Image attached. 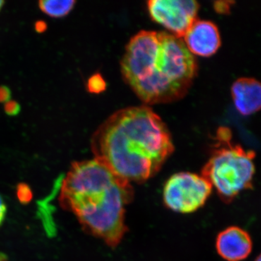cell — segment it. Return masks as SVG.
Instances as JSON below:
<instances>
[{
	"instance_id": "obj_1",
	"label": "cell",
	"mask_w": 261,
	"mask_h": 261,
	"mask_svg": "<svg viewBox=\"0 0 261 261\" xmlns=\"http://www.w3.org/2000/svg\"><path fill=\"white\" fill-rule=\"evenodd\" d=\"M92 149L118 177L140 184L159 172L174 147L166 123L143 106L113 113L94 132Z\"/></svg>"
},
{
	"instance_id": "obj_2",
	"label": "cell",
	"mask_w": 261,
	"mask_h": 261,
	"mask_svg": "<svg viewBox=\"0 0 261 261\" xmlns=\"http://www.w3.org/2000/svg\"><path fill=\"white\" fill-rule=\"evenodd\" d=\"M121 66L123 80L148 105L181 99L197 73L195 56L181 38L152 31H141L130 39Z\"/></svg>"
},
{
	"instance_id": "obj_3",
	"label": "cell",
	"mask_w": 261,
	"mask_h": 261,
	"mask_svg": "<svg viewBox=\"0 0 261 261\" xmlns=\"http://www.w3.org/2000/svg\"><path fill=\"white\" fill-rule=\"evenodd\" d=\"M133 198L132 184L94 159L71 165L62 181L59 201L86 232L116 247L126 233V207Z\"/></svg>"
},
{
	"instance_id": "obj_4",
	"label": "cell",
	"mask_w": 261,
	"mask_h": 261,
	"mask_svg": "<svg viewBox=\"0 0 261 261\" xmlns=\"http://www.w3.org/2000/svg\"><path fill=\"white\" fill-rule=\"evenodd\" d=\"M216 140L217 144L201 176L211 184L220 198L228 203L252 187L255 154L231 142V133L227 128H219Z\"/></svg>"
},
{
	"instance_id": "obj_5",
	"label": "cell",
	"mask_w": 261,
	"mask_h": 261,
	"mask_svg": "<svg viewBox=\"0 0 261 261\" xmlns=\"http://www.w3.org/2000/svg\"><path fill=\"white\" fill-rule=\"evenodd\" d=\"M212 191L211 184L201 175L190 172L175 173L163 187V202L174 212L192 214L205 205Z\"/></svg>"
},
{
	"instance_id": "obj_6",
	"label": "cell",
	"mask_w": 261,
	"mask_h": 261,
	"mask_svg": "<svg viewBox=\"0 0 261 261\" xmlns=\"http://www.w3.org/2000/svg\"><path fill=\"white\" fill-rule=\"evenodd\" d=\"M199 8L198 3L194 0H150L147 3L151 18L181 39L197 20Z\"/></svg>"
},
{
	"instance_id": "obj_7",
	"label": "cell",
	"mask_w": 261,
	"mask_h": 261,
	"mask_svg": "<svg viewBox=\"0 0 261 261\" xmlns=\"http://www.w3.org/2000/svg\"><path fill=\"white\" fill-rule=\"evenodd\" d=\"M184 42L192 55L210 57L221 46L219 29L209 20H196L183 38Z\"/></svg>"
},
{
	"instance_id": "obj_8",
	"label": "cell",
	"mask_w": 261,
	"mask_h": 261,
	"mask_svg": "<svg viewBox=\"0 0 261 261\" xmlns=\"http://www.w3.org/2000/svg\"><path fill=\"white\" fill-rule=\"evenodd\" d=\"M216 248L220 256L226 261H242L251 253V237L243 228L230 226L219 233Z\"/></svg>"
},
{
	"instance_id": "obj_9",
	"label": "cell",
	"mask_w": 261,
	"mask_h": 261,
	"mask_svg": "<svg viewBox=\"0 0 261 261\" xmlns=\"http://www.w3.org/2000/svg\"><path fill=\"white\" fill-rule=\"evenodd\" d=\"M231 96L237 111L243 116H250L260 109L261 86L255 79H239L231 87Z\"/></svg>"
},
{
	"instance_id": "obj_10",
	"label": "cell",
	"mask_w": 261,
	"mask_h": 261,
	"mask_svg": "<svg viewBox=\"0 0 261 261\" xmlns=\"http://www.w3.org/2000/svg\"><path fill=\"white\" fill-rule=\"evenodd\" d=\"M75 4L73 0H44L39 3L43 13L53 18H62L73 10Z\"/></svg>"
},
{
	"instance_id": "obj_11",
	"label": "cell",
	"mask_w": 261,
	"mask_h": 261,
	"mask_svg": "<svg viewBox=\"0 0 261 261\" xmlns=\"http://www.w3.org/2000/svg\"><path fill=\"white\" fill-rule=\"evenodd\" d=\"M106 88V82L102 75L99 73L92 75L87 82V89L91 93H101Z\"/></svg>"
},
{
	"instance_id": "obj_12",
	"label": "cell",
	"mask_w": 261,
	"mask_h": 261,
	"mask_svg": "<svg viewBox=\"0 0 261 261\" xmlns=\"http://www.w3.org/2000/svg\"><path fill=\"white\" fill-rule=\"evenodd\" d=\"M17 195H18V200L22 203H27L30 202L32 198V192L30 187L25 184H20L17 189Z\"/></svg>"
},
{
	"instance_id": "obj_13",
	"label": "cell",
	"mask_w": 261,
	"mask_h": 261,
	"mask_svg": "<svg viewBox=\"0 0 261 261\" xmlns=\"http://www.w3.org/2000/svg\"><path fill=\"white\" fill-rule=\"evenodd\" d=\"M231 4V2H216L214 3V8L217 13L226 14L230 11Z\"/></svg>"
},
{
	"instance_id": "obj_14",
	"label": "cell",
	"mask_w": 261,
	"mask_h": 261,
	"mask_svg": "<svg viewBox=\"0 0 261 261\" xmlns=\"http://www.w3.org/2000/svg\"><path fill=\"white\" fill-rule=\"evenodd\" d=\"M5 106V111L9 115H16L17 113L20 111V107H19L18 104L15 102H8Z\"/></svg>"
},
{
	"instance_id": "obj_15",
	"label": "cell",
	"mask_w": 261,
	"mask_h": 261,
	"mask_svg": "<svg viewBox=\"0 0 261 261\" xmlns=\"http://www.w3.org/2000/svg\"><path fill=\"white\" fill-rule=\"evenodd\" d=\"M7 206L3 197L0 195V226L3 224L6 216Z\"/></svg>"
},
{
	"instance_id": "obj_16",
	"label": "cell",
	"mask_w": 261,
	"mask_h": 261,
	"mask_svg": "<svg viewBox=\"0 0 261 261\" xmlns=\"http://www.w3.org/2000/svg\"><path fill=\"white\" fill-rule=\"evenodd\" d=\"M10 92L6 87H0V102H5L9 99Z\"/></svg>"
},
{
	"instance_id": "obj_17",
	"label": "cell",
	"mask_w": 261,
	"mask_h": 261,
	"mask_svg": "<svg viewBox=\"0 0 261 261\" xmlns=\"http://www.w3.org/2000/svg\"><path fill=\"white\" fill-rule=\"evenodd\" d=\"M4 3V1H2V0H0V10H1L2 8H3Z\"/></svg>"
},
{
	"instance_id": "obj_18",
	"label": "cell",
	"mask_w": 261,
	"mask_h": 261,
	"mask_svg": "<svg viewBox=\"0 0 261 261\" xmlns=\"http://www.w3.org/2000/svg\"><path fill=\"white\" fill-rule=\"evenodd\" d=\"M254 261H261L260 260V255H258V256L257 257V258L255 259Z\"/></svg>"
}]
</instances>
